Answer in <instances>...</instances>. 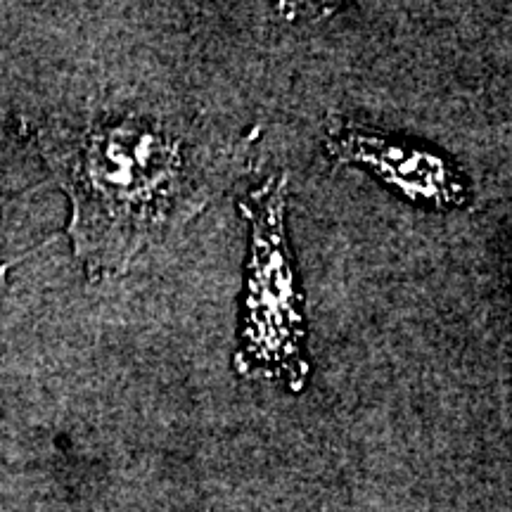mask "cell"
<instances>
[{
	"instance_id": "2",
	"label": "cell",
	"mask_w": 512,
	"mask_h": 512,
	"mask_svg": "<svg viewBox=\"0 0 512 512\" xmlns=\"http://www.w3.org/2000/svg\"><path fill=\"white\" fill-rule=\"evenodd\" d=\"M238 207L252 238L242 347L235 354V368L245 377H264L302 392L311 363L304 344V297L285 235L287 174L268 178Z\"/></svg>"
},
{
	"instance_id": "1",
	"label": "cell",
	"mask_w": 512,
	"mask_h": 512,
	"mask_svg": "<svg viewBox=\"0 0 512 512\" xmlns=\"http://www.w3.org/2000/svg\"><path fill=\"white\" fill-rule=\"evenodd\" d=\"M38 147L72 202L67 238L88 278H117L202 214L249 157L247 140L143 114L50 124Z\"/></svg>"
},
{
	"instance_id": "3",
	"label": "cell",
	"mask_w": 512,
	"mask_h": 512,
	"mask_svg": "<svg viewBox=\"0 0 512 512\" xmlns=\"http://www.w3.org/2000/svg\"><path fill=\"white\" fill-rule=\"evenodd\" d=\"M328 155L337 164L366 166L411 200H422L439 209L465 207L470 202L467 178L451 159L403 140L377 136L366 128L342 124L328 131Z\"/></svg>"
},
{
	"instance_id": "4",
	"label": "cell",
	"mask_w": 512,
	"mask_h": 512,
	"mask_svg": "<svg viewBox=\"0 0 512 512\" xmlns=\"http://www.w3.org/2000/svg\"><path fill=\"white\" fill-rule=\"evenodd\" d=\"M8 264H0V302H3L5 292H8V278H5V273H8Z\"/></svg>"
}]
</instances>
